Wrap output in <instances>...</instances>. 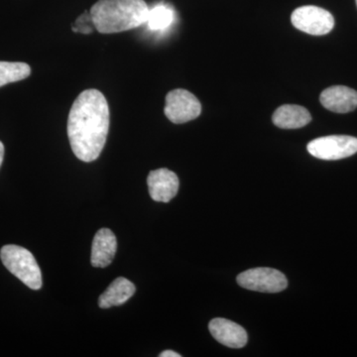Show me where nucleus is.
Instances as JSON below:
<instances>
[{
  "label": "nucleus",
  "instance_id": "1",
  "mask_svg": "<svg viewBox=\"0 0 357 357\" xmlns=\"http://www.w3.org/2000/svg\"><path fill=\"white\" fill-rule=\"evenodd\" d=\"M109 124V103L100 91L86 89L77 96L68 119V136L77 159L89 163L100 157Z\"/></svg>",
  "mask_w": 357,
  "mask_h": 357
},
{
  "label": "nucleus",
  "instance_id": "2",
  "mask_svg": "<svg viewBox=\"0 0 357 357\" xmlns=\"http://www.w3.org/2000/svg\"><path fill=\"white\" fill-rule=\"evenodd\" d=\"M89 13L98 32L112 34L145 24L149 7L144 0H98Z\"/></svg>",
  "mask_w": 357,
  "mask_h": 357
},
{
  "label": "nucleus",
  "instance_id": "3",
  "mask_svg": "<svg viewBox=\"0 0 357 357\" xmlns=\"http://www.w3.org/2000/svg\"><path fill=\"white\" fill-rule=\"evenodd\" d=\"M0 258L6 269L17 277L27 287L32 290L41 289V270L29 250L10 244L1 248Z\"/></svg>",
  "mask_w": 357,
  "mask_h": 357
},
{
  "label": "nucleus",
  "instance_id": "4",
  "mask_svg": "<svg viewBox=\"0 0 357 357\" xmlns=\"http://www.w3.org/2000/svg\"><path fill=\"white\" fill-rule=\"evenodd\" d=\"M237 283L246 290L278 293L288 287L285 275L273 268L259 267L246 270L237 276Z\"/></svg>",
  "mask_w": 357,
  "mask_h": 357
},
{
  "label": "nucleus",
  "instance_id": "5",
  "mask_svg": "<svg viewBox=\"0 0 357 357\" xmlns=\"http://www.w3.org/2000/svg\"><path fill=\"white\" fill-rule=\"evenodd\" d=\"M307 148L316 158L335 161L357 153V138L347 135L325 136L311 141Z\"/></svg>",
  "mask_w": 357,
  "mask_h": 357
},
{
  "label": "nucleus",
  "instance_id": "6",
  "mask_svg": "<svg viewBox=\"0 0 357 357\" xmlns=\"http://www.w3.org/2000/svg\"><path fill=\"white\" fill-rule=\"evenodd\" d=\"M291 21L294 27L314 36L328 34L335 27L332 13L318 6H307L294 10Z\"/></svg>",
  "mask_w": 357,
  "mask_h": 357
},
{
  "label": "nucleus",
  "instance_id": "7",
  "mask_svg": "<svg viewBox=\"0 0 357 357\" xmlns=\"http://www.w3.org/2000/svg\"><path fill=\"white\" fill-rule=\"evenodd\" d=\"M165 115L175 124L185 123L199 116L201 102L190 91L178 89L171 91L166 96Z\"/></svg>",
  "mask_w": 357,
  "mask_h": 357
},
{
  "label": "nucleus",
  "instance_id": "8",
  "mask_svg": "<svg viewBox=\"0 0 357 357\" xmlns=\"http://www.w3.org/2000/svg\"><path fill=\"white\" fill-rule=\"evenodd\" d=\"M148 189L152 199L161 203H169L178 194V176L168 169L151 171L147 178Z\"/></svg>",
  "mask_w": 357,
  "mask_h": 357
},
{
  "label": "nucleus",
  "instance_id": "9",
  "mask_svg": "<svg viewBox=\"0 0 357 357\" xmlns=\"http://www.w3.org/2000/svg\"><path fill=\"white\" fill-rule=\"evenodd\" d=\"M208 330L220 344L231 349H241L248 344V333L234 321L222 318L211 319Z\"/></svg>",
  "mask_w": 357,
  "mask_h": 357
},
{
  "label": "nucleus",
  "instance_id": "10",
  "mask_svg": "<svg viewBox=\"0 0 357 357\" xmlns=\"http://www.w3.org/2000/svg\"><path fill=\"white\" fill-rule=\"evenodd\" d=\"M319 102L331 112L347 114L357 107V91L344 86H331L321 93Z\"/></svg>",
  "mask_w": 357,
  "mask_h": 357
},
{
  "label": "nucleus",
  "instance_id": "11",
  "mask_svg": "<svg viewBox=\"0 0 357 357\" xmlns=\"http://www.w3.org/2000/svg\"><path fill=\"white\" fill-rule=\"evenodd\" d=\"M117 250V241L114 232L102 229L96 232L91 248V262L93 267L109 266Z\"/></svg>",
  "mask_w": 357,
  "mask_h": 357
},
{
  "label": "nucleus",
  "instance_id": "12",
  "mask_svg": "<svg viewBox=\"0 0 357 357\" xmlns=\"http://www.w3.org/2000/svg\"><path fill=\"white\" fill-rule=\"evenodd\" d=\"M272 121L277 128L298 129L304 128L312 121L311 114L305 107L296 105H285L275 110Z\"/></svg>",
  "mask_w": 357,
  "mask_h": 357
},
{
  "label": "nucleus",
  "instance_id": "13",
  "mask_svg": "<svg viewBox=\"0 0 357 357\" xmlns=\"http://www.w3.org/2000/svg\"><path fill=\"white\" fill-rule=\"evenodd\" d=\"M135 294V286L132 282L123 277L115 279L109 288L105 290L98 299V306L102 309H109L110 307L121 306Z\"/></svg>",
  "mask_w": 357,
  "mask_h": 357
},
{
  "label": "nucleus",
  "instance_id": "14",
  "mask_svg": "<svg viewBox=\"0 0 357 357\" xmlns=\"http://www.w3.org/2000/svg\"><path fill=\"white\" fill-rule=\"evenodd\" d=\"M175 13L170 6L159 4L153 8H149L147 24L149 29L153 31H163L173 24Z\"/></svg>",
  "mask_w": 357,
  "mask_h": 357
},
{
  "label": "nucleus",
  "instance_id": "15",
  "mask_svg": "<svg viewBox=\"0 0 357 357\" xmlns=\"http://www.w3.org/2000/svg\"><path fill=\"white\" fill-rule=\"evenodd\" d=\"M30 74L31 68L25 63L0 62V86L24 79Z\"/></svg>",
  "mask_w": 357,
  "mask_h": 357
},
{
  "label": "nucleus",
  "instance_id": "16",
  "mask_svg": "<svg viewBox=\"0 0 357 357\" xmlns=\"http://www.w3.org/2000/svg\"><path fill=\"white\" fill-rule=\"evenodd\" d=\"M93 18H91V13H84L79 16L76 22L73 24V31L82 33V34H89L93 32Z\"/></svg>",
  "mask_w": 357,
  "mask_h": 357
},
{
  "label": "nucleus",
  "instance_id": "17",
  "mask_svg": "<svg viewBox=\"0 0 357 357\" xmlns=\"http://www.w3.org/2000/svg\"><path fill=\"white\" fill-rule=\"evenodd\" d=\"M160 357H181V354L173 351H165L160 354Z\"/></svg>",
  "mask_w": 357,
  "mask_h": 357
},
{
  "label": "nucleus",
  "instance_id": "18",
  "mask_svg": "<svg viewBox=\"0 0 357 357\" xmlns=\"http://www.w3.org/2000/svg\"><path fill=\"white\" fill-rule=\"evenodd\" d=\"M4 157V146L3 143L0 141V166H1L2 161H3Z\"/></svg>",
  "mask_w": 357,
  "mask_h": 357
},
{
  "label": "nucleus",
  "instance_id": "19",
  "mask_svg": "<svg viewBox=\"0 0 357 357\" xmlns=\"http://www.w3.org/2000/svg\"><path fill=\"white\" fill-rule=\"evenodd\" d=\"M356 4H357V0H356Z\"/></svg>",
  "mask_w": 357,
  "mask_h": 357
}]
</instances>
